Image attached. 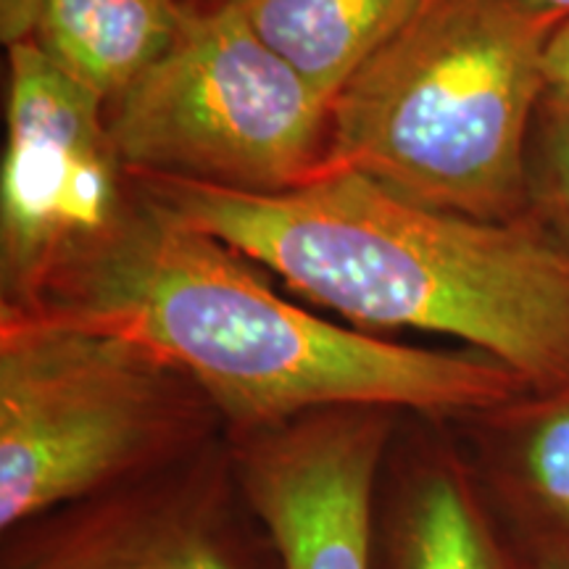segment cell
Segmentation results:
<instances>
[{
  "mask_svg": "<svg viewBox=\"0 0 569 569\" xmlns=\"http://www.w3.org/2000/svg\"><path fill=\"white\" fill-rule=\"evenodd\" d=\"M184 0H42L32 40L109 106L174 46Z\"/></svg>",
  "mask_w": 569,
  "mask_h": 569,
  "instance_id": "30bf717a",
  "label": "cell"
},
{
  "mask_svg": "<svg viewBox=\"0 0 569 569\" xmlns=\"http://www.w3.org/2000/svg\"><path fill=\"white\" fill-rule=\"evenodd\" d=\"M567 17L528 0H430L330 103L327 167L482 222L528 219V153Z\"/></svg>",
  "mask_w": 569,
  "mask_h": 569,
  "instance_id": "3957f363",
  "label": "cell"
},
{
  "mask_svg": "<svg viewBox=\"0 0 569 569\" xmlns=\"http://www.w3.org/2000/svg\"><path fill=\"white\" fill-rule=\"evenodd\" d=\"M248 27L327 101L430 0H230Z\"/></svg>",
  "mask_w": 569,
  "mask_h": 569,
  "instance_id": "8fae6325",
  "label": "cell"
},
{
  "mask_svg": "<svg viewBox=\"0 0 569 569\" xmlns=\"http://www.w3.org/2000/svg\"><path fill=\"white\" fill-rule=\"evenodd\" d=\"M440 419L403 415L375 496L372 569H522Z\"/></svg>",
  "mask_w": 569,
  "mask_h": 569,
  "instance_id": "9c48e42d",
  "label": "cell"
},
{
  "mask_svg": "<svg viewBox=\"0 0 569 569\" xmlns=\"http://www.w3.org/2000/svg\"><path fill=\"white\" fill-rule=\"evenodd\" d=\"M530 219L569 246V98L549 96L540 103L528 153Z\"/></svg>",
  "mask_w": 569,
  "mask_h": 569,
  "instance_id": "4fadbf2b",
  "label": "cell"
},
{
  "mask_svg": "<svg viewBox=\"0 0 569 569\" xmlns=\"http://www.w3.org/2000/svg\"><path fill=\"white\" fill-rule=\"evenodd\" d=\"M106 111L130 174L267 196L330 156V101L230 0L190 6L174 46Z\"/></svg>",
  "mask_w": 569,
  "mask_h": 569,
  "instance_id": "5b68a950",
  "label": "cell"
},
{
  "mask_svg": "<svg viewBox=\"0 0 569 569\" xmlns=\"http://www.w3.org/2000/svg\"><path fill=\"white\" fill-rule=\"evenodd\" d=\"M219 438L211 398L153 348L46 311H0V532Z\"/></svg>",
  "mask_w": 569,
  "mask_h": 569,
  "instance_id": "277c9868",
  "label": "cell"
},
{
  "mask_svg": "<svg viewBox=\"0 0 569 569\" xmlns=\"http://www.w3.org/2000/svg\"><path fill=\"white\" fill-rule=\"evenodd\" d=\"M522 569H569V557L565 553H543L522 561Z\"/></svg>",
  "mask_w": 569,
  "mask_h": 569,
  "instance_id": "2e32d148",
  "label": "cell"
},
{
  "mask_svg": "<svg viewBox=\"0 0 569 569\" xmlns=\"http://www.w3.org/2000/svg\"><path fill=\"white\" fill-rule=\"evenodd\" d=\"M134 180L109 111L34 40L9 48L0 161V311H32L63 269L111 234Z\"/></svg>",
  "mask_w": 569,
  "mask_h": 569,
  "instance_id": "8992f818",
  "label": "cell"
},
{
  "mask_svg": "<svg viewBox=\"0 0 569 569\" xmlns=\"http://www.w3.org/2000/svg\"><path fill=\"white\" fill-rule=\"evenodd\" d=\"M0 569H284L232 446L3 532Z\"/></svg>",
  "mask_w": 569,
  "mask_h": 569,
  "instance_id": "52a82bcc",
  "label": "cell"
},
{
  "mask_svg": "<svg viewBox=\"0 0 569 569\" xmlns=\"http://www.w3.org/2000/svg\"><path fill=\"white\" fill-rule=\"evenodd\" d=\"M546 80H549V92L569 98V17L553 32L546 51Z\"/></svg>",
  "mask_w": 569,
  "mask_h": 569,
  "instance_id": "9a60e30c",
  "label": "cell"
},
{
  "mask_svg": "<svg viewBox=\"0 0 569 569\" xmlns=\"http://www.w3.org/2000/svg\"><path fill=\"white\" fill-rule=\"evenodd\" d=\"M42 0H0V38L6 46L32 40Z\"/></svg>",
  "mask_w": 569,
  "mask_h": 569,
  "instance_id": "5bb4252c",
  "label": "cell"
},
{
  "mask_svg": "<svg viewBox=\"0 0 569 569\" xmlns=\"http://www.w3.org/2000/svg\"><path fill=\"white\" fill-rule=\"evenodd\" d=\"M401 417L336 407L227 438L284 569H372L377 482Z\"/></svg>",
  "mask_w": 569,
  "mask_h": 569,
  "instance_id": "ba28073f",
  "label": "cell"
},
{
  "mask_svg": "<svg viewBox=\"0 0 569 569\" xmlns=\"http://www.w3.org/2000/svg\"><path fill=\"white\" fill-rule=\"evenodd\" d=\"M251 264L134 182L122 222L71 261L32 311L153 348L211 398L227 438L336 407L448 422L530 393L486 353L390 343L301 309Z\"/></svg>",
  "mask_w": 569,
  "mask_h": 569,
  "instance_id": "6da1fadb",
  "label": "cell"
},
{
  "mask_svg": "<svg viewBox=\"0 0 569 569\" xmlns=\"http://www.w3.org/2000/svg\"><path fill=\"white\" fill-rule=\"evenodd\" d=\"M132 177L163 209L353 330L459 338L530 393L569 390V246L536 219L438 211L338 167L267 196Z\"/></svg>",
  "mask_w": 569,
  "mask_h": 569,
  "instance_id": "7a4b0ae2",
  "label": "cell"
},
{
  "mask_svg": "<svg viewBox=\"0 0 569 569\" xmlns=\"http://www.w3.org/2000/svg\"><path fill=\"white\" fill-rule=\"evenodd\" d=\"M472 419L493 486L536 538L530 557H569V390L522 396Z\"/></svg>",
  "mask_w": 569,
  "mask_h": 569,
  "instance_id": "7c38bea8",
  "label": "cell"
},
{
  "mask_svg": "<svg viewBox=\"0 0 569 569\" xmlns=\"http://www.w3.org/2000/svg\"><path fill=\"white\" fill-rule=\"evenodd\" d=\"M532 6H540V9L557 11L561 17H569V0H528Z\"/></svg>",
  "mask_w": 569,
  "mask_h": 569,
  "instance_id": "e0dca14e",
  "label": "cell"
}]
</instances>
